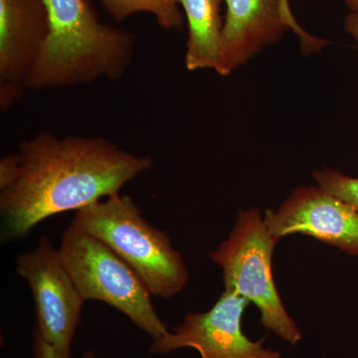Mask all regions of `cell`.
Masks as SVG:
<instances>
[{
	"label": "cell",
	"mask_w": 358,
	"mask_h": 358,
	"mask_svg": "<svg viewBox=\"0 0 358 358\" xmlns=\"http://www.w3.org/2000/svg\"><path fill=\"white\" fill-rule=\"evenodd\" d=\"M152 166L148 157L101 136L57 138L42 131L0 160L1 241L27 236L45 219L120 194Z\"/></svg>",
	"instance_id": "obj_1"
},
{
	"label": "cell",
	"mask_w": 358,
	"mask_h": 358,
	"mask_svg": "<svg viewBox=\"0 0 358 358\" xmlns=\"http://www.w3.org/2000/svg\"><path fill=\"white\" fill-rule=\"evenodd\" d=\"M48 34L26 81V89L43 91L101 79L117 81L133 62L136 37L103 24L88 0H44Z\"/></svg>",
	"instance_id": "obj_2"
},
{
	"label": "cell",
	"mask_w": 358,
	"mask_h": 358,
	"mask_svg": "<svg viewBox=\"0 0 358 358\" xmlns=\"http://www.w3.org/2000/svg\"><path fill=\"white\" fill-rule=\"evenodd\" d=\"M71 225L109 246L141 278L152 296L182 291L188 272L166 232L143 219L128 195L115 194L76 212Z\"/></svg>",
	"instance_id": "obj_3"
},
{
	"label": "cell",
	"mask_w": 358,
	"mask_h": 358,
	"mask_svg": "<svg viewBox=\"0 0 358 358\" xmlns=\"http://www.w3.org/2000/svg\"><path fill=\"white\" fill-rule=\"evenodd\" d=\"M58 251L85 301H100L124 313L154 341L169 333L147 286L109 246L70 225Z\"/></svg>",
	"instance_id": "obj_4"
},
{
	"label": "cell",
	"mask_w": 358,
	"mask_h": 358,
	"mask_svg": "<svg viewBox=\"0 0 358 358\" xmlns=\"http://www.w3.org/2000/svg\"><path fill=\"white\" fill-rule=\"evenodd\" d=\"M275 243L258 209L240 210L229 238L210 258L223 268L225 289L253 303L261 312L262 326L296 345L301 331L282 305L273 280Z\"/></svg>",
	"instance_id": "obj_5"
},
{
	"label": "cell",
	"mask_w": 358,
	"mask_h": 358,
	"mask_svg": "<svg viewBox=\"0 0 358 358\" xmlns=\"http://www.w3.org/2000/svg\"><path fill=\"white\" fill-rule=\"evenodd\" d=\"M16 267L32 292L36 336L63 358H71V346L86 301L78 291L58 250L48 238L41 237L32 251L17 257Z\"/></svg>",
	"instance_id": "obj_6"
},
{
	"label": "cell",
	"mask_w": 358,
	"mask_h": 358,
	"mask_svg": "<svg viewBox=\"0 0 358 358\" xmlns=\"http://www.w3.org/2000/svg\"><path fill=\"white\" fill-rule=\"evenodd\" d=\"M249 301L225 289L208 312L189 313L173 333L154 341L150 352L164 355L182 348H195L201 358H281L264 350L263 341H250L241 329V320Z\"/></svg>",
	"instance_id": "obj_7"
},
{
	"label": "cell",
	"mask_w": 358,
	"mask_h": 358,
	"mask_svg": "<svg viewBox=\"0 0 358 358\" xmlns=\"http://www.w3.org/2000/svg\"><path fill=\"white\" fill-rule=\"evenodd\" d=\"M264 222L275 241L303 234L358 255V211L320 187H300L277 211L266 210Z\"/></svg>",
	"instance_id": "obj_8"
},
{
	"label": "cell",
	"mask_w": 358,
	"mask_h": 358,
	"mask_svg": "<svg viewBox=\"0 0 358 358\" xmlns=\"http://www.w3.org/2000/svg\"><path fill=\"white\" fill-rule=\"evenodd\" d=\"M48 34L44 0H0V109L23 96Z\"/></svg>",
	"instance_id": "obj_9"
},
{
	"label": "cell",
	"mask_w": 358,
	"mask_h": 358,
	"mask_svg": "<svg viewBox=\"0 0 358 358\" xmlns=\"http://www.w3.org/2000/svg\"><path fill=\"white\" fill-rule=\"evenodd\" d=\"M224 59L229 75L292 28L303 48L315 51L327 43L303 31L294 20L289 0H224Z\"/></svg>",
	"instance_id": "obj_10"
},
{
	"label": "cell",
	"mask_w": 358,
	"mask_h": 358,
	"mask_svg": "<svg viewBox=\"0 0 358 358\" xmlns=\"http://www.w3.org/2000/svg\"><path fill=\"white\" fill-rule=\"evenodd\" d=\"M187 20L185 67L188 71L211 69L228 76L224 59L223 0H178Z\"/></svg>",
	"instance_id": "obj_11"
},
{
	"label": "cell",
	"mask_w": 358,
	"mask_h": 358,
	"mask_svg": "<svg viewBox=\"0 0 358 358\" xmlns=\"http://www.w3.org/2000/svg\"><path fill=\"white\" fill-rule=\"evenodd\" d=\"M106 10L114 20L122 21L138 13L155 16L157 23L167 30L183 27V16L178 0H102Z\"/></svg>",
	"instance_id": "obj_12"
},
{
	"label": "cell",
	"mask_w": 358,
	"mask_h": 358,
	"mask_svg": "<svg viewBox=\"0 0 358 358\" xmlns=\"http://www.w3.org/2000/svg\"><path fill=\"white\" fill-rule=\"evenodd\" d=\"M313 178L319 183V187L358 211V178H350L329 169L315 171Z\"/></svg>",
	"instance_id": "obj_13"
},
{
	"label": "cell",
	"mask_w": 358,
	"mask_h": 358,
	"mask_svg": "<svg viewBox=\"0 0 358 358\" xmlns=\"http://www.w3.org/2000/svg\"><path fill=\"white\" fill-rule=\"evenodd\" d=\"M34 358H63L50 345L35 334L32 348Z\"/></svg>",
	"instance_id": "obj_14"
},
{
	"label": "cell",
	"mask_w": 358,
	"mask_h": 358,
	"mask_svg": "<svg viewBox=\"0 0 358 358\" xmlns=\"http://www.w3.org/2000/svg\"><path fill=\"white\" fill-rule=\"evenodd\" d=\"M345 27L346 32L352 35L358 44V13H350L346 17Z\"/></svg>",
	"instance_id": "obj_15"
},
{
	"label": "cell",
	"mask_w": 358,
	"mask_h": 358,
	"mask_svg": "<svg viewBox=\"0 0 358 358\" xmlns=\"http://www.w3.org/2000/svg\"><path fill=\"white\" fill-rule=\"evenodd\" d=\"M345 4L352 13H358V0H345Z\"/></svg>",
	"instance_id": "obj_16"
},
{
	"label": "cell",
	"mask_w": 358,
	"mask_h": 358,
	"mask_svg": "<svg viewBox=\"0 0 358 358\" xmlns=\"http://www.w3.org/2000/svg\"><path fill=\"white\" fill-rule=\"evenodd\" d=\"M82 358H96V357L95 353H94L93 352H90V350H88V352H84V355H82Z\"/></svg>",
	"instance_id": "obj_17"
}]
</instances>
